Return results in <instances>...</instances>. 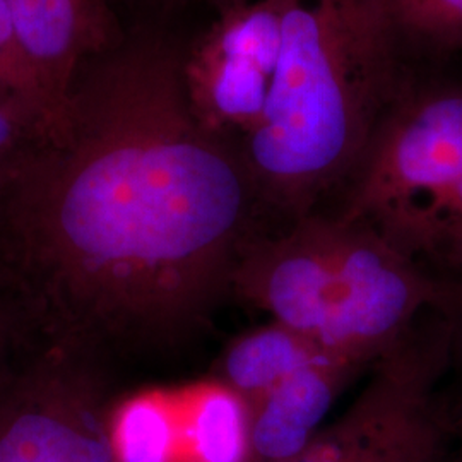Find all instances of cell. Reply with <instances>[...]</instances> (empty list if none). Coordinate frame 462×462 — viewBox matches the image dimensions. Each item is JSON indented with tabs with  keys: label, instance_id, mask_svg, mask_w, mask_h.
<instances>
[{
	"label": "cell",
	"instance_id": "obj_3",
	"mask_svg": "<svg viewBox=\"0 0 462 462\" xmlns=\"http://www.w3.org/2000/svg\"><path fill=\"white\" fill-rule=\"evenodd\" d=\"M231 293L366 368L437 312L444 282L364 223L315 211L250 240Z\"/></svg>",
	"mask_w": 462,
	"mask_h": 462
},
{
	"label": "cell",
	"instance_id": "obj_19",
	"mask_svg": "<svg viewBox=\"0 0 462 462\" xmlns=\"http://www.w3.org/2000/svg\"><path fill=\"white\" fill-rule=\"evenodd\" d=\"M442 462H447V461H446V459H444V461H442ZM448 462H454V461H448Z\"/></svg>",
	"mask_w": 462,
	"mask_h": 462
},
{
	"label": "cell",
	"instance_id": "obj_16",
	"mask_svg": "<svg viewBox=\"0 0 462 462\" xmlns=\"http://www.w3.org/2000/svg\"><path fill=\"white\" fill-rule=\"evenodd\" d=\"M448 430H450V435L456 437V440L459 444L457 457L454 459V462H462V401L456 414H448Z\"/></svg>",
	"mask_w": 462,
	"mask_h": 462
},
{
	"label": "cell",
	"instance_id": "obj_15",
	"mask_svg": "<svg viewBox=\"0 0 462 462\" xmlns=\"http://www.w3.org/2000/svg\"><path fill=\"white\" fill-rule=\"evenodd\" d=\"M444 297L437 314L446 324L450 346V364L462 365V274L442 280Z\"/></svg>",
	"mask_w": 462,
	"mask_h": 462
},
{
	"label": "cell",
	"instance_id": "obj_18",
	"mask_svg": "<svg viewBox=\"0 0 462 462\" xmlns=\"http://www.w3.org/2000/svg\"><path fill=\"white\" fill-rule=\"evenodd\" d=\"M4 345H5V334H4V328L0 324V362H2V353H4Z\"/></svg>",
	"mask_w": 462,
	"mask_h": 462
},
{
	"label": "cell",
	"instance_id": "obj_1",
	"mask_svg": "<svg viewBox=\"0 0 462 462\" xmlns=\"http://www.w3.org/2000/svg\"><path fill=\"white\" fill-rule=\"evenodd\" d=\"M0 204L59 341L88 353L199 336L269 211L238 148L192 114L182 51L146 34L84 66L62 131Z\"/></svg>",
	"mask_w": 462,
	"mask_h": 462
},
{
	"label": "cell",
	"instance_id": "obj_13",
	"mask_svg": "<svg viewBox=\"0 0 462 462\" xmlns=\"http://www.w3.org/2000/svg\"><path fill=\"white\" fill-rule=\"evenodd\" d=\"M0 99L16 105L30 116L43 135V143L53 135L49 105L19 45L5 0H0Z\"/></svg>",
	"mask_w": 462,
	"mask_h": 462
},
{
	"label": "cell",
	"instance_id": "obj_5",
	"mask_svg": "<svg viewBox=\"0 0 462 462\" xmlns=\"http://www.w3.org/2000/svg\"><path fill=\"white\" fill-rule=\"evenodd\" d=\"M89 358L57 341L23 372L0 375V462H116L112 406Z\"/></svg>",
	"mask_w": 462,
	"mask_h": 462
},
{
	"label": "cell",
	"instance_id": "obj_7",
	"mask_svg": "<svg viewBox=\"0 0 462 462\" xmlns=\"http://www.w3.org/2000/svg\"><path fill=\"white\" fill-rule=\"evenodd\" d=\"M19 45L62 131L84 66L122 42L108 0H5Z\"/></svg>",
	"mask_w": 462,
	"mask_h": 462
},
{
	"label": "cell",
	"instance_id": "obj_2",
	"mask_svg": "<svg viewBox=\"0 0 462 462\" xmlns=\"http://www.w3.org/2000/svg\"><path fill=\"white\" fill-rule=\"evenodd\" d=\"M416 67L382 0H284L271 97L238 146L269 213L336 199Z\"/></svg>",
	"mask_w": 462,
	"mask_h": 462
},
{
	"label": "cell",
	"instance_id": "obj_10",
	"mask_svg": "<svg viewBox=\"0 0 462 462\" xmlns=\"http://www.w3.org/2000/svg\"><path fill=\"white\" fill-rule=\"evenodd\" d=\"M182 446L192 462H252L247 404L219 380L185 401Z\"/></svg>",
	"mask_w": 462,
	"mask_h": 462
},
{
	"label": "cell",
	"instance_id": "obj_11",
	"mask_svg": "<svg viewBox=\"0 0 462 462\" xmlns=\"http://www.w3.org/2000/svg\"><path fill=\"white\" fill-rule=\"evenodd\" d=\"M108 439L116 462H177L182 447L179 406L160 393H143L112 406Z\"/></svg>",
	"mask_w": 462,
	"mask_h": 462
},
{
	"label": "cell",
	"instance_id": "obj_9",
	"mask_svg": "<svg viewBox=\"0 0 462 462\" xmlns=\"http://www.w3.org/2000/svg\"><path fill=\"white\" fill-rule=\"evenodd\" d=\"M329 353L295 330L271 322L242 334L226 347L219 362V382L248 406L291 372Z\"/></svg>",
	"mask_w": 462,
	"mask_h": 462
},
{
	"label": "cell",
	"instance_id": "obj_4",
	"mask_svg": "<svg viewBox=\"0 0 462 462\" xmlns=\"http://www.w3.org/2000/svg\"><path fill=\"white\" fill-rule=\"evenodd\" d=\"M336 202L433 278L462 274V59L414 69Z\"/></svg>",
	"mask_w": 462,
	"mask_h": 462
},
{
	"label": "cell",
	"instance_id": "obj_12",
	"mask_svg": "<svg viewBox=\"0 0 462 462\" xmlns=\"http://www.w3.org/2000/svg\"><path fill=\"white\" fill-rule=\"evenodd\" d=\"M401 45L416 66L462 59V0H382Z\"/></svg>",
	"mask_w": 462,
	"mask_h": 462
},
{
	"label": "cell",
	"instance_id": "obj_6",
	"mask_svg": "<svg viewBox=\"0 0 462 462\" xmlns=\"http://www.w3.org/2000/svg\"><path fill=\"white\" fill-rule=\"evenodd\" d=\"M284 0H240L182 51V81L199 124L236 148L264 116L278 70Z\"/></svg>",
	"mask_w": 462,
	"mask_h": 462
},
{
	"label": "cell",
	"instance_id": "obj_14",
	"mask_svg": "<svg viewBox=\"0 0 462 462\" xmlns=\"http://www.w3.org/2000/svg\"><path fill=\"white\" fill-rule=\"evenodd\" d=\"M42 143L43 135L33 120L16 105L0 99V194Z\"/></svg>",
	"mask_w": 462,
	"mask_h": 462
},
{
	"label": "cell",
	"instance_id": "obj_17",
	"mask_svg": "<svg viewBox=\"0 0 462 462\" xmlns=\"http://www.w3.org/2000/svg\"><path fill=\"white\" fill-rule=\"evenodd\" d=\"M208 2H211L213 5L216 7V11H219V9H225V7H228L231 4H236V2H240V0H208Z\"/></svg>",
	"mask_w": 462,
	"mask_h": 462
},
{
	"label": "cell",
	"instance_id": "obj_8",
	"mask_svg": "<svg viewBox=\"0 0 462 462\" xmlns=\"http://www.w3.org/2000/svg\"><path fill=\"white\" fill-rule=\"evenodd\" d=\"M362 370V365L329 353L291 372L248 404L252 462L295 459L320 431L346 383Z\"/></svg>",
	"mask_w": 462,
	"mask_h": 462
}]
</instances>
